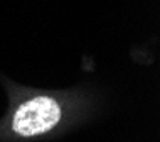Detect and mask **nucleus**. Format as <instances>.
Segmentation results:
<instances>
[{
	"label": "nucleus",
	"instance_id": "nucleus-1",
	"mask_svg": "<svg viewBox=\"0 0 160 142\" xmlns=\"http://www.w3.org/2000/svg\"><path fill=\"white\" fill-rule=\"evenodd\" d=\"M61 120V107L51 97H36L24 102L15 110L12 129L15 134L32 137L46 134L54 129Z\"/></svg>",
	"mask_w": 160,
	"mask_h": 142
}]
</instances>
